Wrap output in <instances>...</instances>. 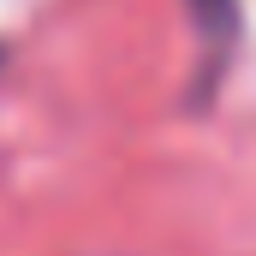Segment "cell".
Returning <instances> with one entry per match:
<instances>
[{
  "instance_id": "cell-1",
  "label": "cell",
  "mask_w": 256,
  "mask_h": 256,
  "mask_svg": "<svg viewBox=\"0 0 256 256\" xmlns=\"http://www.w3.org/2000/svg\"><path fill=\"white\" fill-rule=\"evenodd\" d=\"M191 18H196V36H202V90L208 84H220V66L226 54L238 48V24H244V12H238V0H191Z\"/></svg>"
},
{
  "instance_id": "cell-2",
  "label": "cell",
  "mask_w": 256,
  "mask_h": 256,
  "mask_svg": "<svg viewBox=\"0 0 256 256\" xmlns=\"http://www.w3.org/2000/svg\"><path fill=\"white\" fill-rule=\"evenodd\" d=\"M0 60H6V48H0Z\"/></svg>"
}]
</instances>
